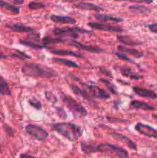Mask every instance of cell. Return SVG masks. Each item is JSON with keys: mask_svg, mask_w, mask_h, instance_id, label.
I'll list each match as a JSON object with an SVG mask.
<instances>
[{"mask_svg": "<svg viewBox=\"0 0 157 158\" xmlns=\"http://www.w3.org/2000/svg\"><path fill=\"white\" fill-rule=\"evenodd\" d=\"M22 73L26 77L32 78L49 79L58 76L57 73L52 68L46 67L34 63L25 64L22 68Z\"/></svg>", "mask_w": 157, "mask_h": 158, "instance_id": "6da1fadb", "label": "cell"}, {"mask_svg": "<svg viewBox=\"0 0 157 158\" xmlns=\"http://www.w3.org/2000/svg\"><path fill=\"white\" fill-rule=\"evenodd\" d=\"M52 130L56 131L70 141H75L82 135V129L79 126L72 123H58L52 126Z\"/></svg>", "mask_w": 157, "mask_h": 158, "instance_id": "7a4b0ae2", "label": "cell"}, {"mask_svg": "<svg viewBox=\"0 0 157 158\" xmlns=\"http://www.w3.org/2000/svg\"><path fill=\"white\" fill-rule=\"evenodd\" d=\"M62 100L63 103L66 104V107L73 114L75 118H78L79 117H84L88 114L87 110L83 107V105L75 101L74 99H72L69 96L62 95Z\"/></svg>", "mask_w": 157, "mask_h": 158, "instance_id": "3957f363", "label": "cell"}, {"mask_svg": "<svg viewBox=\"0 0 157 158\" xmlns=\"http://www.w3.org/2000/svg\"><path fill=\"white\" fill-rule=\"evenodd\" d=\"M109 153L115 154L119 158H129V154L123 148L109 143L94 145V153Z\"/></svg>", "mask_w": 157, "mask_h": 158, "instance_id": "277c9868", "label": "cell"}, {"mask_svg": "<svg viewBox=\"0 0 157 158\" xmlns=\"http://www.w3.org/2000/svg\"><path fill=\"white\" fill-rule=\"evenodd\" d=\"M89 33V31L80 28H55L53 29V33L59 37H70L72 39H77L78 37V33Z\"/></svg>", "mask_w": 157, "mask_h": 158, "instance_id": "5b68a950", "label": "cell"}, {"mask_svg": "<svg viewBox=\"0 0 157 158\" xmlns=\"http://www.w3.org/2000/svg\"><path fill=\"white\" fill-rule=\"evenodd\" d=\"M26 131L28 134L39 141H43L49 137V133L38 125L28 124L26 127Z\"/></svg>", "mask_w": 157, "mask_h": 158, "instance_id": "8992f818", "label": "cell"}, {"mask_svg": "<svg viewBox=\"0 0 157 158\" xmlns=\"http://www.w3.org/2000/svg\"><path fill=\"white\" fill-rule=\"evenodd\" d=\"M83 88L92 97V98L101 99V100H109L110 98V96L106 92L105 90L102 89L97 86L94 85L86 84V83H83Z\"/></svg>", "mask_w": 157, "mask_h": 158, "instance_id": "52a82bcc", "label": "cell"}, {"mask_svg": "<svg viewBox=\"0 0 157 158\" xmlns=\"http://www.w3.org/2000/svg\"><path fill=\"white\" fill-rule=\"evenodd\" d=\"M135 129L138 131L139 134L149 137V138L156 139L157 140V130L153 128L149 125L144 124L142 123H138L135 124Z\"/></svg>", "mask_w": 157, "mask_h": 158, "instance_id": "ba28073f", "label": "cell"}, {"mask_svg": "<svg viewBox=\"0 0 157 158\" xmlns=\"http://www.w3.org/2000/svg\"><path fill=\"white\" fill-rule=\"evenodd\" d=\"M88 26L92 29H98L101 31H106V32H122L124 31V29L122 27L118 26H112V25L105 24L102 23H89Z\"/></svg>", "mask_w": 157, "mask_h": 158, "instance_id": "9c48e42d", "label": "cell"}, {"mask_svg": "<svg viewBox=\"0 0 157 158\" xmlns=\"http://www.w3.org/2000/svg\"><path fill=\"white\" fill-rule=\"evenodd\" d=\"M109 135H110L111 137H113L114 139H115L116 140H118V141L122 142L123 143H124L125 145H126V146L129 148H130V149L134 150V151H136L137 150L136 143H135V142L132 141V140H131V139H129V137H126V136L117 132L109 133Z\"/></svg>", "mask_w": 157, "mask_h": 158, "instance_id": "30bf717a", "label": "cell"}, {"mask_svg": "<svg viewBox=\"0 0 157 158\" xmlns=\"http://www.w3.org/2000/svg\"><path fill=\"white\" fill-rule=\"evenodd\" d=\"M69 42V45L72 46H75V47L78 48L80 49H83V50L88 51V52H95V53H100V52H103L104 50L102 49H100L99 47H96V46H89V45H84L81 43H78V42L75 41V40H70Z\"/></svg>", "mask_w": 157, "mask_h": 158, "instance_id": "8fae6325", "label": "cell"}, {"mask_svg": "<svg viewBox=\"0 0 157 158\" xmlns=\"http://www.w3.org/2000/svg\"><path fill=\"white\" fill-rule=\"evenodd\" d=\"M74 7L76 9H81V10H88V11H96V12H100L103 11L104 9L97 5L93 4L91 2H80L74 4Z\"/></svg>", "mask_w": 157, "mask_h": 158, "instance_id": "7c38bea8", "label": "cell"}, {"mask_svg": "<svg viewBox=\"0 0 157 158\" xmlns=\"http://www.w3.org/2000/svg\"><path fill=\"white\" fill-rule=\"evenodd\" d=\"M50 19L55 23H60V24H74L76 23V19L69 15H50Z\"/></svg>", "mask_w": 157, "mask_h": 158, "instance_id": "4fadbf2b", "label": "cell"}, {"mask_svg": "<svg viewBox=\"0 0 157 158\" xmlns=\"http://www.w3.org/2000/svg\"><path fill=\"white\" fill-rule=\"evenodd\" d=\"M132 89H133L134 93L139 97L149 99H157V94L150 89L139 87V86H134Z\"/></svg>", "mask_w": 157, "mask_h": 158, "instance_id": "5bb4252c", "label": "cell"}, {"mask_svg": "<svg viewBox=\"0 0 157 158\" xmlns=\"http://www.w3.org/2000/svg\"><path fill=\"white\" fill-rule=\"evenodd\" d=\"M70 88L72 89V92H73L76 96H78V97H81L82 98H83L84 100H86V101H88L89 103H95L94 100H92V97H91V96L89 95V94H88V93L86 92L84 89H80L78 86H75V85H73V84L70 85Z\"/></svg>", "mask_w": 157, "mask_h": 158, "instance_id": "9a60e30c", "label": "cell"}, {"mask_svg": "<svg viewBox=\"0 0 157 158\" xmlns=\"http://www.w3.org/2000/svg\"><path fill=\"white\" fill-rule=\"evenodd\" d=\"M6 27L16 32H30L34 31L33 28L23 25L22 23H12V24L7 25Z\"/></svg>", "mask_w": 157, "mask_h": 158, "instance_id": "2e32d148", "label": "cell"}, {"mask_svg": "<svg viewBox=\"0 0 157 158\" xmlns=\"http://www.w3.org/2000/svg\"><path fill=\"white\" fill-rule=\"evenodd\" d=\"M118 50L120 52L126 53V55H130L134 56L135 58H141L143 56V52H140L136 49H132V48H127L123 46H119Z\"/></svg>", "mask_w": 157, "mask_h": 158, "instance_id": "e0dca14e", "label": "cell"}, {"mask_svg": "<svg viewBox=\"0 0 157 158\" xmlns=\"http://www.w3.org/2000/svg\"><path fill=\"white\" fill-rule=\"evenodd\" d=\"M130 107L136 110H155L154 106L139 100H132L130 103Z\"/></svg>", "mask_w": 157, "mask_h": 158, "instance_id": "ac0fdd59", "label": "cell"}, {"mask_svg": "<svg viewBox=\"0 0 157 158\" xmlns=\"http://www.w3.org/2000/svg\"><path fill=\"white\" fill-rule=\"evenodd\" d=\"M117 40L120 43H123V44L129 46H139L141 43L139 41L133 40L131 36L129 35H119L117 36Z\"/></svg>", "mask_w": 157, "mask_h": 158, "instance_id": "d6986e66", "label": "cell"}, {"mask_svg": "<svg viewBox=\"0 0 157 158\" xmlns=\"http://www.w3.org/2000/svg\"><path fill=\"white\" fill-rule=\"evenodd\" d=\"M50 52L54 55L58 56H74L77 57V58H83V57L81 53L72 50H66V49H52V50H50Z\"/></svg>", "mask_w": 157, "mask_h": 158, "instance_id": "ffe728a7", "label": "cell"}, {"mask_svg": "<svg viewBox=\"0 0 157 158\" xmlns=\"http://www.w3.org/2000/svg\"><path fill=\"white\" fill-rule=\"evenodd\" d=\"M119 69L121 73L126 77H129V78L133 79V80H139V79L143 78V76H140L136 73H134L132 71V69L129 67H126V66H120V67H119Z\"/></svg>", "mask_w": 157, "mask_h": 158, "instance_id": "44dd1931", "label": "cell"}, {"mask_svg": "<svg viewBox=\"0 0 157 158\" xmlns=\"http://www.w3.org/2000/svg\"><path fill=\"white\" fill-rule=\"evenodd\" d=\"M94 16L95 17V19L101 22H115V23H120V22L123 21V19L118 17L112 16V15H106V14H102V13H96L94 15Z\"/></svg>", "mask_w": 157, "mask_h": 158, "instance_id": "7402d4cb", "label": "cell"}, {"mask_svg": "<svg viewBox=\"0 0 157 158\" xmlns=\"http://www.w3.org/2000/svg\"><path fill=\"white\" fill-rule=\"evenodd\" d=\"M0 7L2 9H5V10L8 11V12H11V13L15 14V15L18 14L20 12L19 8L18 6H14V5L7 2L3 1V0H0Z\"/></svg>", "mask_w": 157, "mask_h": 158, "instance_id": "603a6c76", "label": "cell"}, {"mask_svg": "<svg viewBox=\"0 0 157 158\" xmlns=\"http://www.w3.org/2000/svg\"><path fill=\"white\" fill-rule=\"evenodd\" d=\"M0 94L2 96H10L11 91L6 80L0 76Z\"/></svg>", "mask_w": 157, "mask_h": 158, "instance_id": "cb8c5ba5", "label": "cell"}, {"mask_svg": "<svg viewBox=\"0 0 157 158\" xmlns=\"http://www.w3.org/2000/svg\"><path fill=\"white\" fill-rule=\"evenodd\" d=\"M129 9H130L132 12H135V13L137 14H146V13H149L150 12V9L146 6H142V5H134V6H129Z\"/></svg>", "mask_w": 157, "mask_h": 158, "instance_id": "d4e9b609", "label": "cell"}, {"mask_svg": "<svg viewBox=\"0 0 157 158\" xmlns=\"http://www.w3.org/2000/svg\"><path fill=\"white\" fill-rule=\"evenodd\" d=\"M19 43L21 44L24 45V46H29V48H32V49H49V47H47L46 46L43 44H38V43H35V42L29 41V40H20Z\"/></svg>", "mask_w": 157, "mask_h": 158, "instance_id": "484cf974", "label": "cell"}, {"mask_svg": "<svg viewBox=\"0 0 157 158\" xmlns=\"http://www.w3.org/2000/svg\"><path fill=\"white\" fill-rule=\"evenodd\" d=\"M53 62L57 63H59V64L64 65V66H69V67H72V68H78V65L76 63L73 61H71V60H66V59H62V58H54Z\"/></svg>", "mask_w": 157, "mask_h": 158, "instance_id": "4316f807", "label": "cell"}, {"mask_svg": "<svg viewBox=\"0 0 157 158\" xmlns=\"http://www.w3.org/2000/svg\"><path fill=\"white\" fill-rule=\"evenodd\" d=\"M99 81L101 82V83H103V84H104L105 86H106V88H107V89H109V91L111 93V94H114V95H117V94H118V93H117L116 88H115V85H113V83H111V82L109 81V80H106V79L100 78L99 79Z\"/></svg>", "mask_w": 157, "mask_h": 158, "instance_id": "83f0119b", "label": "cell"}, {"mask_svg": "<svg viewBox=\"0 0 157 158\" xmlns=\"http://www.w3.org/2000/svg\"><path fill=\"white\" fill-rule=\"evenodd\" d=\"M65 42L61 38H52V37L46 36L42 40V43L43 45L46 46L49 44H53V43H60Z\"/></svg>", "mask_w": 157, "mask_h": 158, "instance_id": "f1b7e54d", "label": "cell"}, {"mask_svg": "<svg viewBox=\"0 0 157 158\" xmlns=\"http://www.w3.org/2000/svg\"><path fill=\"white\" fill-rule=\"evenodd\" d=\"M46 6V4L37 1H32L28 4V7H29V9H31V10H38V9H43V8H45Z\"/></svg>", "mask_w": 157, "mask_h": 158, "instance_id": "f546056e", "label": "cell"}, {"mask_svg": "<svg viewBox=\"0 0 157 158\" xmlns=\"http://www.w3.org/2000/svg\"><path fill=\"white\" fill-rule=\"evenodd\" d=\"M45 97H46V99L48 101L51 102L52 103H55L58 101L57 97L52 92H50V91H46L45 92Z\"/></svg>", "mask_w": 157, "mask_h": 158, "instance_id": "4dcf8cb0", "label": "cell"}, {"mask_svg": "<svg viewBox=\"0 0 157 158\" xmlns=\"http://www.w3.org/2000/svg\"><path fill=\"white\" fill-rule=\"evenodd\" d=\"M29 104L32 106V107L35 108L36 110H41L42 107V103L35 98L29 99Z\"/></svg>", "mask_w": 157, "mask_h": 158, "instance_id": "1f68e13d", "label": "cell"}, {"mask_svg": "<svg viewBox=\"0 0 157 158\" xmlns=\"http://www.w3.org/2000/svg\"><path fill=\"white\" fill-rule=\"evenodd\" d=\"M116 2H130L134 3H139V4H150L153 2V0H115Z\"/></svg>", "mask_w": 157, "mask_h": 158, "instance_id": "d6a6232c", "label": "cell"}, {"mask_svg": "<svg viewBox=\"0 0 157 158\" xmlns=\"http://www.w3.org/2000/svg\"><path fill=\"white\" fill-rule=\"evenodd\" d=\"M15 52H16L18 54H12V56L15 57V58H18V59H24V58L31 59L30 56H28L27 54L25 53V52H21V51L19 50H16Z\"/></svg>", "mask_w": 157, "mask_h": 158, "instance_id": "836d02e7", "label": "cell"}, {"mask_svg": "<svg viewBox=\"0 0 157 158\" xmlns=\"http://www.w3.org/2000/svg\"><path fill=\"white\" fill-rule=\"evenodd\" d=\"M115 55H116L119 58L121 59V60H126V61H128L129 63H135V62L132 61L129 57H128V56L126 55V53H123V52H115Z\"/></svg>", "mask_w": 157, "mask_h": 158, "instance_id": "e575fe53", "label": "cell"}, {"mask_svg": "<svg viewBox=\"0 0 157 158\" xmlns=\"http://www.w3.org/2000/svg\"><path fill=\"white\" fill-rule=\"evenodd\" d=\"M56 113L58 114V117L61 119H66L67 118V114H66V111L62 109V108L57 107L56 108Z\"/></svg>", "mask_w": 157, "mask_h": 158, "instance_id": "d590c367", "label": "cell"}, {"mask_svg": "<svg viewBox=\"0 0 157 158\" xmlns=\"http://www.w3.org/2000/svg\"><path fill=\"white\" fill-rule=\"evenodd\" d=\"M99 69V72L101 73L104 74V75H106V77H111V78L113 77V76H112V73H111V71H109V69H106L105 67H100Z\"/></svg>", "mask_w": 157, "mask_h": 158, "instance_id": "8d00e7d4", "label": "cell"}, {"mask_svg": "<svg viewBox=\"0 0 157 158\" xmlns=\"http://www.w3.org/2000/svg\"><path fill=\"white\" fill-rule=\"evenodd\" d=\"M148 28L149 29V30L151 31L153 33L157 34V23H154V24H150L148 26Z\"/></svg>", "mask_w": 157, "mask_h": 158, "instance_id": "74e56055", "label": "cell"}, {"mask_svg": "<svg viewBox=\"0 0 157 158\" xmlns=\"http://www.w3.org/2000/svg\"><path fill=\"white\" fill-rule=\"evenodd\" d=\"M63 2H68V3H78L80 2L86 1V0H62Z\"/></svg>", "mask_w": 157, "mask_h": 158, "instance_id": "f35d334b", "label": "cell"}, {"mask_svg": "<svg viewBox=\"0 0 157 158\" xmlns=\"http://www.w3.org/2000/svg\"><path fill=\"white\" fill-rule=\"evenodd\" d=\"M9 1L15 5H22L24 3V0H9Z\"/></svg>", "mask_w": 157, "mask_h": 158, "instance_id": "ab89813d", "label": "cell"}, {"mask_svg": "<svg viewBox=\"0 0 157 158\" xmlns=\"http://www.w3.org/2000/svg\"><path fill=\"white\" fill-rule=\"evenodd\" d=\"M20 158H35L33 156L30 155V154H22L20 155Z\"/></svg>", "mask_w": 157, "mask_h": 158, "instance_id": "60d3db41", "label": "cell"}, {"mask_svg": "<svg viewBox=\"0 0 157 158\" xmlns=\"http://www.w3.org/2000/svg\"><path fill=\"white\" fill-rule=\"evenodd\" d=\"M6 56H3L2 54L0 53V60H2V59H6Z\"/></svg>", "mask_w": 157, "mask_h": 158, "instance_id": "b9f144b4", "label": "cell"}, {"mask_svg": "<svg viewBox=\"0 0 157 158\" xmlns=\"http://www.w3.org/2000/svg\"><path fill=\"white\" fill-rule=\"evenodd\" d=\"M156 63H157V61H156Z\"/></svg>", "mask_w": 157, "mask_h": 158, "instance_id": "7bdbcfd3", "label": "cell"}]
</instances>
